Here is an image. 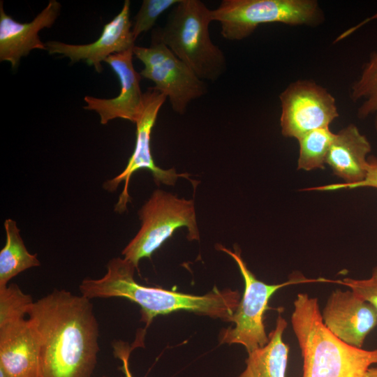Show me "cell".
Wrapping results in <instances>:
<instances>
[{
  "label": "cell",
  "instance_id": "2e32d148",
  "mask_svg": "<svg viewBox=\"0 0 377 377\" xmlns=\"http://www.w3.org/2000/svg\"><path fill=\"white\" fill-rule=\"evenodd\" d=\"M61 9V4L50 0L47 6L30 22H17L3 10L0 3V61H9L14 69L21 57L34 49L46 50L38 33L43 28H50L54 23Z\"/></svg>",
  "mask_w": 377,
  "mask_h": 377
},
{
  "label": "cell",
  "instance_id": "7a4b0ae2",
  "mask_svg": "<svg viewBox=\"0 0 377 377\" xmlns=\"http://www.w3.org/2000/svg\"><path fill=\"white\" fill-rule=\"evenodd\" d=\"M135 269L125 258H114L108 263L103 276L82 281L79 286L81 295L90 300L123 297L138 304L145 328L157 316L180 310L230 321L240 302L239 292L230 289L214 288L205 295H193L142 286L134 279Z\"/></svg>",
  "mask_w": 377,
  "mask_h": 377
},
{
  "label": "cell",
  "instance_id": "5bb4252c",
  "mask_svg": "<svg viewBox=\"0 0 377 377\" xmlns=\"http://www.w3.org/2000/svg\"><path fill=\"white\" fill-rule=\"evenodd\" d=\"M129 0L124 1L121 11L103 28L98 38L91 43L74 45L60 41L45 43L49 54H59L70 59L73 64L84 61L93 66L98 73L102 72L101 62L110 55L133 49L135 40L132 34L130 20Z\"/></svg>",
  "mask_w": 377,
  "mask_h": 377
},
{
  "label": "cell",
  "instance_id": "ac0fdd59",
  "mask_svg": "<svg viewBox=\"0 0 377 377\" xmlns=\"http://www.w3.org/2000/svg\"><path fill=\"white\" fill-rule=\"evenodd\" d=\"M3 226L6 243L0 251V289L7 287L8 282L20 273L40 265L37 254L27 249L16 222L7 219Z\"/></svg>",
  "mask_w": 377,
  "mask_h": 377
},
{
  "label": "cell",
  "instance_id": "8992f818",
  "mask_svg": "<svg viewBox=\"0 0 377 377\" xmlns=\"http://www.w3.org/2000/svg\"><path fill=\"white\" fill-rule=\"evenodd\" d=\"M141 226L123 249L124 258L136 268L142 258H150L174 232L182 227L189 240H199L194 200L156 189L138 212Z\"/></svg>",
  "mask_w": 377,
  "mask_h": 377
},
{
  "label": "cell",
  "instance_id": "9c48e42d",
  "mask_svg": "<svg viewBox=\"0 0 377 377\" xmlns=\"http://www.w3.org/2000/svg\"><path fill=\"white\" fill-rule=\"evenodd\" d=\"M133 55L144 64L140 74L151 80L155 89L169 98L172 109L184 114L188 105L207 92L205 81L196 74L154 34L149 47L135 46Z\"/></svg>",
  "mask_w": 377,
  "mask_h": 377
},
{
  "label": "cell",
  "instance_id": "d6986e66",
  "mask_svg": "<svg viewBox=\"0 0 377 377\" xmlns=\"http://www.w3.org/2000/svg\"><path fill=\"white\" fill-rule=\"evenodd\" d=\"M350 94L353 100L360 102L357 110L359 117H374L377 129V49L364 64Z\"/></svg>",
  "mask_w": 377,
  "mask_h": 377
},
{
  "label": "cell",
  "instance_id": "ffe728a7",
  "mask_svg": "<svg viewBox=\"0 0 377 377\" xmlns=\"http://www.w3.org/2000/svg\"><path fill=\"white\" fill-rule=\"evenodd\" d=\"M335 133L330 128L310 131L297 140L299 158L297 169L310 171L323 169Z\"/></svg>",
  "mask_w": 377,
  "mask_h": 377
},
{
  "label": "cell",
  "instance_id": "277c9868",
  "mask_svg": "<svg viewBox=\"0 0 377 377\" xmlns=\"http://www.w3.org/2000/svg\"><path fill=\"white\" fill-rule=\"evenodd\" d=\"M212 10L200 0H180L172 7L163 27L152 32L196 75L216 82L227 70L223 51L210 37Z\"/></svg>",
  "mask_w": 377,
  "mask_h": 377
},
{
  "label": "cell",
  "instance_id": "4316f807",
  "mask_svg": "<svg viewBox=\"0 0 377 377\" xmlns=\"http://www.w3.org/2000/svg\"><path fill=\"white\" fill-rule=\"evenodd\" d=\"M103 377H108V376H103Z\"/></svg>",
  "mask_w": 377,
  "mask_h": 377
},
{
  "label": "cell",
  "instance_id": "7402d4cb",
  "mask_svg": "<svg viewBox=\"0 0 377 377\" xmlns=\"http://www.w3.org/2000/svg\"><path fill=\"white\" fill-rule=\"evenodd\" d=\"M332 283L348 287L362 299L370 303L377 311V267L373 269L369 279L346 278L342 280H332Z\"/></svg>",
  "mask_w": 377,
  "mask_h": 377
},
{
  "label": "cell",
  "instance_id": "e0dca14e",
  "mask_svg": "<svg viewBox=\"0 0 377 377\" xmlns=\"http://www.w3.org/2000/svg\"><path fill=\"white\" fill-rule=\"evenodd\" d=\"M287 321L279 314L267 343L248 353L246 368L238 377H286L289 346L283 341Z\"/></svg>",
  "mask_w": 377,
  "mask_h": 377
},
{
  "label": "cell",
  "instance_id": "9a60e30c",
  "mask_svg": "<svg viewBox=\"0 0 377 377\" xmlns=\"http://www.w3.org/2000/svg\"><path fill=\"white\" fill-rule=\"evenodd\" d=\"M370 142L357 127L350 124L335 133L326 163L334 174L344 182L313 187L307 190L335 191L347 188L362 182L367 173V155L371 152Z\"/></svg>",
  "mask_w": 377,
  "mask_h": 377
},
{
  "label": "cell",
  "instance_id": "603a6c76",
  "mask_svg": "<svg viewBox=\"0 0 377 377\" xmlns=\"http://www.w3.org/2000/svg\"><path fill=\"white\" fill-rule=\"evenodd\" d=\"M135 342L132 346L122 341H116L112 343L114 356L122 362L120 369L125 377H133L129 368V357L133 349L140 346L137 341Z\"/></svg>",
  "mask_w": 377,
  "mask_h": 377
},
{
  "label": "cell",
  "instance_id": "ba28073f",
  "mask_svg": "<svg viewBox=\"0 0 377 377\" xmlns=\"http://www.w3.org/2000/svg\"><path fill=\"white\" fill-rule=\"evenodd\" d=\"M33 302L16 283L0 289V366L12 377H39L38 347L27 317Z\"/></svg>",
  "mask_w": 377,
  "mask_h": 377
},
{
  "label": "cell",
  "instance_id": "7c38bea8",
  "mask_svg": "<svg viewBox=\"0 0 377 377\" xmlns=\"http://www.w3.org/2000/svg\"><path fill=\"white\" fill-rule=\"evenodd\" d=\"M133 55L131 49L112 54L105 60L119 81L121 90L117 97L100 98L86 96L84 98L87 103L84 108L96 112L102 124L117 118L135 124L141 116L144 107V93L140 86L142 76L134 68Z\"/></svg>",
  "mask_w": 377,
  "mask_h": 377
},
{
  "label": "cell",
  "instance_id": "d4e9b609",
  "mask_svg": "<svg viewBox=\"0 0 377 377\" xmlns=\"http://www.w3.org/2000/svg\"><path fill=\"white\" fill-rule=\"evenodd\" d=\"M361 377H377V366L368 368Z\"/></svg>",
  "mask_w": 377,
  "mask_h": 377
},
{
  "label": "cell",
  "instance_id": "44dd1931",
  "mask_svg": "<svg viewBox=\"0 0 377 377\" xmlns=\"http://www.w3.org/2000/svg\"><path fill=\"white\" fill-rule=\"evenodd\" d=\"M180 0H144L134 17L132 34L135 40L144 32L151 29L158 17Z\"/></svg>",
  "mask_w": 377,
  "mask_h": 377
},
{
  "label": "cell",
  "instance_id": "8fae6325",
  "mask_svg": "<svg viewBox=\"0 0 377 377\" xmlns=\"http://www.w3.org/2000/svg\"><path fill=\"white\" fill-rule=\"evenodd\" d=\"M281 133L298 140L313 130L330 128L339 116L335 98L314 82L299 80L281 94Z\"/></svg>",
  "mask_w": 377,
  "mask_h": 377
},
{
  "label": "cell",
  "instance_id": "6da1fadb",
  "mask_svg": "<svg viewBox=\"0 0 377 377\" xmlns=\"http://www.w3.org/2000/svg\"><path fill=\"white\" fill-rule=\"evenodd\" d=\"M38 347L39 377H91L99 326L91 300L54 289L27 309Z\"/></svg>",
  "mask_w": 377,
  "mask_h": 377
},
{
  "label": "cell",
  "instance_id": "5b68a950",
  "mask_svg": "<svg viewBox=\"0 0 377 377\" xmlns=\"http://www.w3.org/2000/svg\"><path fill=\"white\" fill-rule=\"evenodd\" d=\"M220 24L221 36L229 40L249 37L261 24L313 25L323 15L313 0H223L212 10Z\"/></svg>",
  "mask_w": 377,
  "mask_h": 377
},
{
  "label": "cell",
  "instance_id": "30bf717a",
  "mask_svg": "<svg viewBox=\"0 0 377 377\" xmlns=\"http://www.w3.org/2000/svg\"><path fill=\"white\" fill-rule=\"evenodd\" d=\"M166 96L154 87L144 92V107L141 116L136 124V139L134 150L124 170L115 177L106 181L103 188L112 192L117 189L121 182L124 186L114 211L123 213L127 209V203L131 202L128 193V185L132 175L140 169L149 170L157 185H174L179 177L188 179V175L178 174L174 168L163 170L158 167L151 152V133L155 124L158 113L165 101Z\"/></svg>",
  "mask_w": 377,
  "mask_h": 377
},
{
  "label": "cell",
  "instance_id": "cb8c5ba5",
  "mask_svg": "<svg viewBox=\"0 0 377 377\" xmlns=\"http://www.w3.org/2000/svg\"><path fill=\"white\" fill-rule=\"evenodd\" d=\"M367 170V176L362 182L350 186L347 188H356L361 187L377 188V158L371 156L368 158Z\"/></svg>",
  "mask_w": 377,
  "mask_h": 377
},
{
  "label": "cell",
  "instance_id": "484cf974",
  "mask_svg": "<svg viewBox=\"0 0 377 377\" xmlns=\"http://www.w3.org/2000/svg\"><path fill=\"white\" fill-rule=\"evenodd\" d=\"M0 377H12V376L3 367L0 366Z\"/></svg>",
  "mask_w": 377,
  "mask_h": 377
},
{
  "label": "cell",
  "instance_id": "4fadbf2b",
  "mask_svg": "<svg viewBox=\"0 0 377 377\" xmlns=\"http://www.w3.org/2000/svg\"><path fill=\"white\" fill-rule=\"evenodd\" d=\"M326 327L347 344L362 348L365 338L377 325V311L350 289L333 291L321 312Z\"/></svg>",
  "mask_w": 377,
  "mask_h": 377
},
{
  "label": "cell",
  "instance_id": "3957f363",
  "mask_svg": "<svg viewBox=\"0 0 377 377\" xmlns=\"http://www.w3.org/2000/svg\"><path fill=\"white\" fill-rule=\"evenodd\" d=\"M291 324L303 358L302 377H361L377 364V349L350 346L326 327L316 297L297 295Z\"/></svg>",
  "mask_w": 377,
  "mask_h": 377
},
{
  "label": "cell",
  "instance_id": "52a82bcc",
  "mask_svg": "<svg viewBox=\"0 0 377 377\" xmlns=\"http://www.w3.org/2000/svg\"><path fill=\"white\" fill-rule=\"evenodd\" d=\"M217 249L228 253L235 260L244 281V294L230 320L235 326L221 330L220 342L241 344L248 353L265 346L269 341L263 322L264 313L268 309L270 297L278 290L292 284L329 282L327 279H307L302 274H296L283 283L267 284L258 280L249 269L241 257L239 250L232 251L219 244Z\"/></svg>",
  "mask_w": 377,
  "mask_h": 377
}]
</instances>
